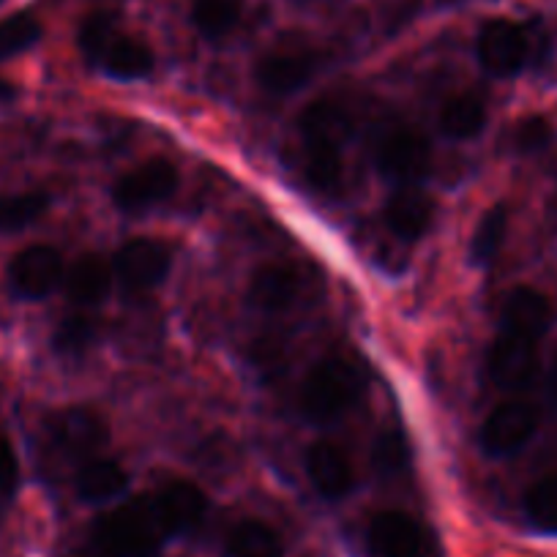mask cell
I'll return each instance as SVG.
<instances>
[{
    "label": "cell",
    "instance_id": "1",
    "mask_svg": "<svg viewBox=\"0 0 557 557\" xmlns=\"http://www.w3.org/2000/svg\"><path fill=\"white\" fill-rule=\"evenodd\" d=\"M170 539L148 495L104 511L94 522L96 549L110 557H151Z\"/></svg>",
    "mask_w": 557,
    "mask_h": 557
},
{
    "label": "cell",
    "instance_id": "2",
    "mask_svg": "<svg viewBox=\"0 0 557 557\" xmlns=\"http://www.w3.org/2000/svg\"><path fill=\"white\" fill-rule=\"evenodd\" d=\"M363 394V374L347 358L334 356L323 358L309 369V374L301 383V394H298V405L301 412L314 421V424H329L336 418L352 410Z\"/></svg>",
    "mask_w": 557,
    "mask_h": 557
},
{
    "label": "cell",
    "instance_id": "3",
    "mask_svg": "<svg viewBox=\"0 0 557 557\" xmlns=\"http://www.w3.org/2000/svg\"><path fill=\"white\" fill-rule=\"evenodd\" d=\"M374 164L383 178L396 181L399 186L416 184L432 168L430 139L410 126L388 128L374 146Z\"/></svg>",
    "mask_w": 557,
    "mask_h": 557
},
{
    "label": "cell",
    "instance_id": "4",
    "mask_svg": "<svg viewBox=\"0 0 557 557\" xmlns=\"http://www.w3.org/2000/svg\"><path fill=\"white\" fill-rule=\"evenodd\" d=\"M374 557H437L430 530L405 511H380L367 530Z\"/></svg>",
    "mask_w": 557,
    "mask_h": 557
},
{
    "label": "cell",
    "instance_id": "5",
    "mask_svg": "<svg viewBox=\"0 0 557 557\" xmlns=\"http://www.w3.org/2000/svg\"><path fill=\"white\" fill-rule=\"evenodd\" d=\"M178 191V170L168 159H151L132 173L121 175L112 186V200L121 211L137 213L170 200Z\"/></svg>",
    "mask_w": 557,
    "mask_h": 557
},
{
    "label": "cell",
    "instance_id": "6",
    "mask_svg": "<svg viewBox=\"0 0 557 557\" xmlns=\"http://www.w3.org/2000/svg\"><path fill=\"white\" fill-rule=\"evenodd\" d=\"M539 424L541 412L535 405L522 399L503 401L486 416L484 426H481V446L492 457H508V454L519 451V448L533 441Z\"/></svg>",
    "mask_w": 557,
    "mask_h": 557
},
{
    "label": "cell",
    "instance_id": "7",
    "mask_svg": "<svg viewBox=\"0 0 557 557\" xmlns=\"http://www.w3.org/2000/svg\"><path fill=\"white\" fill-rule=\"evenodd\" d=\"M314 72H318V52L301 45L273 47L255 66L257 85L273 96L296 94L314 77Z\"/></svg>",
    "mask_w": 557,
    "mask_h": 557
},
{
    "label": "cell",
    "instance_id": "8",
    "mask_svg": "<svg viewBox=\"0 0 557 557\" xmlns=\"http://www.w3.org/2000/svg\"><path fill=\"white\" fill-rule=\"evenodd\" d=\"M112 271L121 278V285L132 293H148L157 285H162V278L170 271V251L168 246L159 240L134 238L117 249L115 260H112Z\"/></svg>",
    "mask_w": 557,
    "mask_h": 557
},
{
    "label": "cell",
    "instance_id": "9",
    "mask_svg": "<svg viewBox=\"0 0 557 557\" xmlns=\"http://www.w3.org/2000/svg\"><path fill=\"white\" fill-rule=\"evenodd\" d=\"M539 342L511 334V331H503L492 342L490 358H486L490 377L508 391H519L533 383L535 374H539Z\"/></svg>",
    "mask_w": 557,
    "mask_h": 557
},
{
    "label": "cell",
    "instance_id": "10",
    "mask_svg": "<svg viewBox=\"0 0 557 557\" xmlns=\"http://www.w3.org/2000/svg\"><path fill=\"white\" fill-rule=\"evenodd\" d=\"M479 61L495 77H513L528 63L530 39L511 20H492L479 34Z\"/></svg>",
    "mask_w": 557,
    "mask_h": 557
},
{
    "label": "cell",
    "instance_id": "11",
    "mask_svg": "<svg viewBox=\"0 0 557 557\" xmlns=\"http://www.w3.org/2000/svg\"><path fill=\"white\" fill-rule=\"evenodd\" d=\"M47 437L66 457H88L107 443L104 418L85 407H69L47 421Z\"/></svg>",
    "mask_w": 557,
    "mask_h": 557
},
{
    "label": "cell",
    "instance_id": "12",
    "mask_svg": "<svg viewBox=\"0 0 557 557\" xmlns=\"http://www.w3.org/2000/svg\"><path fill=\"white\" fill-rule=\"evenodd\" d=\"M63 257L52 246L36 244L20 251L9 265V278L14 290L23 293L25 298H45L61 285L63 278Z\"/></svg>",
    "mask_w": 557,
    "mask_h": 557
},
{
    "label": "cell",
    "instance_id": "13",
    "mask_svg": "<svg viewBox=\"0 0 557 557\" xmlns=\"http://www.w3.org/2000/svg\"><path fill=\"white\" fill-rule=\"evenodd\" d=\"M153 511L162 519L164 530L170 535H178L184 530L197 528L206 517V495L197 484H189V481H168L159 490H153L148 495Z\"/></svg>",
    "mask_w": 557,
    "mask_h": 557
},
{
    "label": "cell",
    "instance_id": "14",
    "mask_svg": "<svg viewBox=\"0 0 557 557\" xmlns=\"http://www.w3.org/2000/svg\"><path fill=\"white\" fill-rule=\"evenodd\" d=\"M307 473L314 490L329 500H339L356 484V470H352L350 457H347L345 448L331 441H318L309 448Z\"/></svg>",
    "mask_w": 557,
    "mask_h": 557
},
{
    "label": "cell",
    "instance_id": "15",
    "mask_svg": "<svg viewBox=\"0 0 557 557\" xmlns=\"http://www.w3.org/2000/svg\"><path fill=\"white\" fill-rule=\"evenodd\" d=\"M385 224L391 233L399 235L405 240H416L426 233L435 216V200L426 195L421 186L416 184H401L394 195L388 197L383 208Z\"/></svg>",
    "mask_w": 557,
    "mask_h": 557
},
{
    "label": "cell",
    "instance_id": "16",
    "mask_svg": "<svg viewBox=\"0 0 557 557\" xmlns=\"http://www.w3.org/2000/svg\"><path fill=\"white\" fill-rule=\"evenodd\" d=\"M503 331L539 342L552 325V307L533 287H513L500 309Z\"/></svg>",
    "mask_w": 557,
    "mask_h": 557
},
{
    "label": "cell",
    "instance_id": "17",
    "mask_svg": "<svg viewBox=\"0 0 557 557\" xmlns=\"http://www.w3.org/2000/svg\"><path fill=\"white\" fill-rule=\"evenodd\" d=\"M298 298V273L287 265L257 268L249 282V301L262 312H285Z\"/></svg>",
    "mask_w": 557,
    "mask_h": 557
},
{
    "label": "cell",
    "instance_id": "18",
    "mask_svg": "<svg viewBox=\"0 0 557 557\" xmlns=\"http://www.w3.org/2000/svg\"><path fill=\"white\" fill-rule=\"evenodd\" d=\"M63 282H66V296L74 304L94 307V304L104 301V296L110 293L112 268L107 265L104 257L83 255L63 273Z\"/></svg>",
    "mask_w": 557,
    "mask_h": 557
},
{
    "label": "cell",
    "instance_id": "19",
    "mask_svg": "<svg viewBox=\"0 0 557 557\" xmlns=\"http://www.w3.org/2000/svg\"><path fill=\"white\" fill-rule=\"evenodd\" d=\"M99 63L112 77L139 79L153 72V52L146 41H139L126 34H115L110 45L104 47V52H101Z\"/></svg>",
    "mask_w": 557,
    "mask_h": 557
},
{
    "label": "cell",
    "instance_id": "20",
    "mask_svg": "<svg viewBox=\"0 0 557 557\" xmlns=\"http://www.w3.org/2000/svg\"><path fill=\"white\" fill-rule=\"evenodd\" d=\"M224 549L230 557H282L285 544H282V535L268 522L244 519L227 530Z\"/></svg>",
    "mask_w": 557,
    "mask_h": 557
},
{
    "label": "cell",
    "instance_id": "21",
    "mask_svg": "<svg viewBox=\"0 0 557 557\" xmlns=\"http://www.w3.org/2000/svg\"><path fill=\"white\" fill-rule=\"evenodd\" d=\"M304 175L320 191H334L342 184L339 143L325 137H304Z\"/></svg>",
    "mask_w": 557,
    "mask_h": 557
},
{
    "label": "cell",
    "instance_id": "22",
    "mask_svg": "<svg viewBox=\"0 0 557 557\" xmlns=\"http://www.w3.org/2000/svg\"><path fill=\"white\" fill-rule=\"evenodd\" d=\"M74 486H77V495L88 503H104L112 500V497L121 495L128 486V473L112 459H90L79 468L77 479H74Z\"/></svg>",
    "mask_w": 557,
    "mask_h": 557
},
{
    "label": "cell",
    "instance_id": "23",
    "mask_svg": "<svg viewBox=\"0 0 557 557\" xmlns=\"http://www.w3.org/2000/svg\"><path fill=\"white\" fill-rule=\"evenodd\" d=\"M486 104L479 94H457L443 104L441 128L454 139H470L484 132Z\"/></svg>",
    "mask_w": 557,
    "mask_h": 557
},
{
    "label": "cell",
    "instance_id": "24",
    "mask_svg": "<svg viewBox=\"0 0 557 557\" xmlns=\"http://www.w3.org/2000/svg\"><path fill=\"white\" fill-rule=\"evenodd\" d=\"M352 121L350 112L342 101L334 99H320L304 110V115L298 117V128H301V137H325L342 143L350 132Z\"/></svg>",
    "mask_w": 557,
    "mask_h": 557
},
{
    "label": "cell",
    "instance_id": "25",
    "mask_svg": "<svg viewBox=\"0 0 557 557\" xmlns=\"http://www.w3.org/2000/svg\"><path fill=\"white\" fill-rule=\"evenodd\" d=\"M244 3L240 0H191V20L208 39H222L238 25Z\"/></svg>",
    "mask_w": 557,
    "mask_h": 557
},
{
    "label": "cell",
    "instance_id": "26",
    "mask_svg": "<svg viewBox=\"0 0 557 557\" xmlns=\"http://www.w3.org/2000/svg\"><path fill=\"white\" fill-rule=\"evenodd\" d=\"M522 506L535 530L557 533V470L541 475L539 481L528 486Z\"/></svg>",
    "mask_w": 557,
    "mask_h": 557
},
{
    "label": "cell",
    "instance_id": "27",
    "mask_svg": "<svg viewBox=\"0 0 557 557\" xmlns=\"http://www.w3.org/2000/svg\"><path fill=\"white\" fill-rule=\"evenodd\" d=\"M508 233V211L506 206H495L481 216L479 227L473 233V244H470V260L475 265H484V262L495 260V255L500 251L503 240Z\"/></svg>",
    "mask_w": 557,
    "mask_h": 557
},
{
    "label": "cell",
    "instance_id": "28",
    "mask_svg": "<svg viewBox=\"0 0 557 557\" xmlns=\"http://www.w3.org/2000/svg\"><path fill=\"white\" fill-rule=\"evenodd\" d=\"M41 39V25L34 14H12L0 23V61L30 50Z\"/></svg>",
    "mask_w": 557,
    "mask_h": 557
},
{
    "label": "cell",
    "instance_id": "29",
    "mask_svg": "<svg viewBox=\"0 0 557 557\" xmlns=\"http://www.w3.org/2000/svg\"><path fill=\"white\" fill-rule=\"evenodd\" d=\"M96 334H99L96 320L85 318V314H72V318L61 320V325L55 329V336H52V345L63 356H79V352H85L94 345Z\"/></svg>",
    "mask_w": 557,
    "mask_h": 557
},
{
    "label": "cell",
    "instance_id": "30",
    "mask_svg": "<svg viewBox=\"0 0 557 557\" xmlns=\"http://www.w3.org/2000/svg\"><path fill=\"white\" fill-rule=\"evenodd\" d=\"M47 211V197L41 191H30V195L9 197L0 202V230L14 233L28 224H34L41 213Z\"/></svg>",
    "mask_w": 557,
    "mask_h": 557
},
{
    "label": "cell",
    "instance_id": "31",
    "mask_svg": "<svg viewBox=\"0 0 557 557\" xmlns=\"http://www.w3.org/2000/svg\"><path fill=\"white\" fill-rule=\"evenodd\" d=\"M117 34V25L112 14H90L83 25H79V50L90 63H99L101 52L110 45L112 36Z\"/></svg>",
    "mask_w": 557,
    "mask_h": 557
},
{
    "label": "cell",
    "instance_id": "32",
    "mask_svg": "<svg viewBox=\"0 0 557 557\" xmlns=\"http://www.w3.org/2000/svg\"><path fill=\"white\" fill-rule=\"evenodd\" d=\"M511 143L519 153L544 151L552 143V123L544 115H530L513 126Z\"/></svg>",
    "mask_w": 557,
    "mask_h": 557
},
{
    "label": "cell",
    "instance_id": "33",
    "mask_svg": "<svg viewBox=\"0 0 557 557\" xmlns=\"http://www.w3.org/2000/svg\"><path fill=\"white\" fill-rule=\"evenodd\" d=\"M20 481V465L17 454H14L12 443L0 435V497H9Z\"/></svg>",
    "mask_w": 557,
    "mask_h": 557
},
{
    "label": "cell",
    "instance_id": "34",
    "mask_svg": "<svg viewBox=\"0 0 557 557\" xmlns=\"http://www.w3.org/2000/svg\"><path fill=\"white\" fill-rule=\"evenodd\" d=\"M14 94H17V90H14V85L9 83V79H0V101L14 99Z\"/></svg>",
    "mask_w": 557,
    "mask_h": 557
},
{
    "label": "cell",
    "instance_id": "35",
    "mask_svg": "<svg viewBox=\"0 0 557 557\" xmlns=\"http://www.w3.org/2000/svg\"><path fill=\"white\" fill-rule=\"evenodd\" d=\"M552 388L557 394V350H555V361H552Z\"/></svg>",
    "mask_w": 557,
    "mask_h": 557
},
{
    "label": "cell",
    "instance_id": "36",
    "mask_svg": "<svg viewBox=\"0 0 557 557\" xmlns=\"http://www.w3.org/2000/svg\"><path fill=\"white\" fill-rule=\"evenodd\" d=\"M85 557H110V555H104V552H96V555H85Z\"/></svg>",
    "mask_w": 557,
    "mask_h": 557
},
{
    "label": "cell",
    "instance_id": "37",
    "mask_svg": "<svg viewBox=\"0 0 557 557\" xmlns=\"http://www.w3.org/2000/svg\"><path fill=\"white\" fill-rule=\"evenodd\" d=\"M301 3H307V0H301Z\"/></svg>",
    "mask_w": 557,
    "mask_h": 557
}]
</instances>
